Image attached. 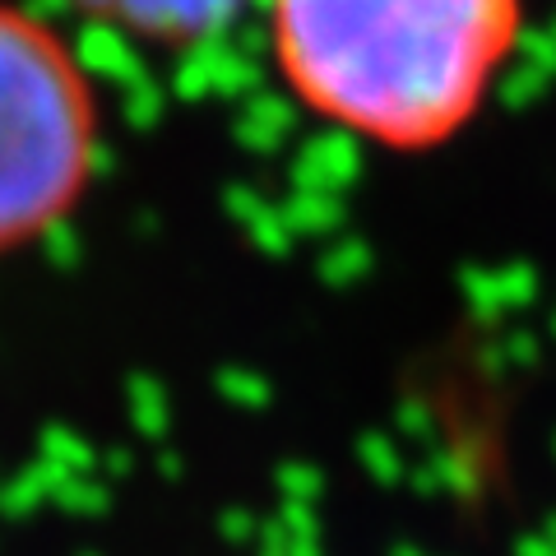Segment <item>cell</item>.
Listing matches in <instances>:
<instances>
[{"label":"cell","instance_id":"cell-1","mask_svg":"<svg viewBox=\"0 0 556 556\" xmlns=\"http://www.w3.org/2000/svg\"><path fill=\"white\" fill-rule=\"evenodd\" d=\"M525 38V0H269V51L311 116L390 153L450 144Z\"/></svg>","mask_w":556,"mask_h":556},{"label":"cell","instance_id":"cell-2","mask_svg":"<svg viewBox=\"0 0 556 556\" xmlns=\"http://www.w3.org/2000/svg\"><path fill=\"white\" fill-rule=\"evenodd\" d=\"M102 108L47 14L0 0V260L75 214L98 172Z\"/></svg>","mask_w":556,"mask_h":556},{"label":"cell","instance_id":"cell-3","mask_svg":"<svg viewBox=\"0 0 556 556\" xmlns=\"http://www.w3.org/2000/svg\"><path fill=\"white\" fill-rule=\"evenodd\" d=\"M84 20L149 47H190L232 24L247 0H70Z\"/></svg>","mask_w":556,"mask_h":556}]
</instances>
